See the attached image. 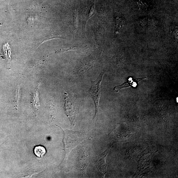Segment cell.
<instances>
[{
    "instance_id": "1",
    "label": "cell",
    "mask_w": 178,
    "mask_h": 178,
    "mask_svg": "<svg viewBox=\"0 0 178 178\" xmlns=\"http://www.w3.org/2000/svg\"><path fill=\"white\" fill-rule=\"evenodd\" d=\"M64 143L65 159L67 160L71 151L85 139V135L83 132L73 131L68 129L64 130Z\"/></svg>"
},
{
    "instance_id": "2",
    "label": "cell",
    "mask_w": 178,
    "mask_h": 178,
    "mask_svg": "<svg viewBox=\"0 0 178 178\" xmlns=\"http://www.w3.org/2000/svg\"><path fill=\"white\" fill-rule=\"evenodd\" d=\"M103 75V73L102 72L95 81L91 80V86L90 90L88 91L89 94L92 96L95 102L96 112L94 121L96 119L99 113V100L101 93L100 84Z\"/></svg>"
},
{
    "instance_id": "3",
    "label": "cell",
    "mask_w": 178,
    "mask_h": 178,
    "mask_svg": "<svg viewBox=\"0 0 178 178\" xmlns=\"http://www.w3.org/2000/svg\"><path fill=\"white\" fill-rule=\"evenodd\" d=\"M65 110L66 114L72 120L75 115L76 108L74 104L69 100V98L66 97L65 104Z\"/></svg>"
},
{
    "instance_id": "4",
    "label": "cell",
    "mask_w": 178,
    "mask_h": 178,
    "mask_svg": "<svg viewBox=\"0 0 178 178\" xmlns=\"http://www.w3.org/2000/svg\"><path fill=\"white\" fill-rule=\"evenodd\" d=\"M146 78V77H145L134 79L130 78L128 81L124 83L121 85H119L115 87L114 88V90L115 92H117L121 89L130 87V86L136 87L139 82Z\"/></svg>"
},
{
    "instance_id": "5",
    "label": "cell",
    "mask_w": 178,
    "mask_h": 178,
    "mask_svg": "<svg viewBox=\"0 0 178 178\" xmlns=\"http://www.w3.org/2000/svg\"><path fill=\"white\" fill-rule=\"evenodd\" d=\"M33 152L36 156L39 158H41L46 154V150L44 147L39 145L34 146Z\"/></svg>"
},
{
    "instance_id": "6",
    "label": "cell",
    "mask_w": 178,
    "mask_h": 178,
    "mask_svg": "<svg viewBox=\"0 0 178 178\" xmlns=\"http://www.w3.org/2000/svg\"><path fill=\"white\" fill-rule=\"evenodd\" d=\"M3 50L7 60L9 62H10L11 60L12 53L11 48L8 43L6 44L3 46Z\"/></svg>"
},
{
    "instance_id": "7",
    "label": "cell",
    "mask_w": 178,
    "mask_h": 178,
    "mask_svg": "<svg viewBox=\"0 0 178 178\" xmlns=\"http://www.w3.org/2000/svg\"><path fill=\"white\" fill-rule=\"evenodd\" d=\"M81 48L78 46H70L68 47H62L57 50L56 51L57 53L63 52L69 50H78L80 49Z\"/></svg>"
},
{
    "instance_id": "8",
    "label": "cell",
    "mask_w": 178,
    "mask_h": 178,
    "mask_svg": "<svg viewBox=\"0 0 178 178\" xmlns=\"http://www.w3.org/2000/svg\"><path fill=\"white\" fill-rule=\"evenodd\" d=\"M95 13V4H93V5L91 6L90 11L88 13V14L87 16V21H86V23L94 15Z\"/></svg>"
},
{
    "instance_id": "9",
    "label": "cell",
    "mask_w": 178,
    "mask_h": 178,
    "mask_svg": "<svg viewBox=\"0 0 178 178\" xmlns=\"http://www.w3.org/2000/svg\"><path fill=\"white\" fill-rule=\"evenodd\" d=\"M74 26L75 29H77L78 28V17L77 12H75L74 14Z\"/></svg>"
}]
</instances>
